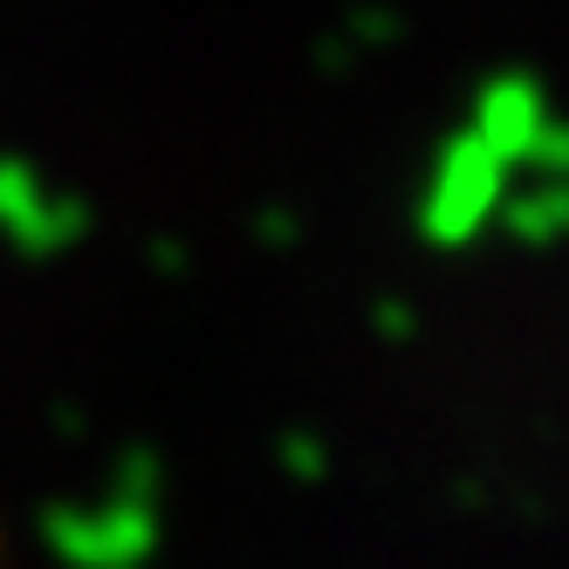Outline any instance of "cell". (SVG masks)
<instances>
[{
	"label": "cell",
	"instance_id": "cell-1",
	"mask_svg": "<svg viewBox=\"0 0 569 569\" xmlns=\"http://www.w3.org/2000/svg\"><path fill=\"white\" fill-rule=\"evenodd\" d=\"M0 569H8V562H0Z\"/></svg>",
	"mask_w": 569,
	"mask_h": 569
}]
</instances>
